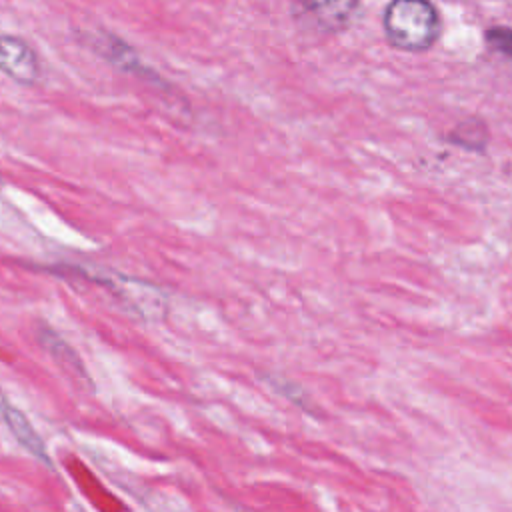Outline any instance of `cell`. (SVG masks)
I'll use <instances>...</instances> for the list:
<instances>
[{"label":"cell","instance_id":"6da1fadb","mask_svg":"<svg viewBox=\"0 0 512 512\" xmlns=\"http://www.w3.org/2000/svg\"><path fill=\"white\" fill-rule=\"evenodd\" d=\"M384 28L390 42L402 50H426L438 36L440 20L426 0H394L386 8Z\"/></svg>","mask_w":512,"mask_h":512},{"label":"cell","instance_id":"7a4b0ae2","mask_svg":"<svg viewBox=\"0 0 512 512\" xmlns=\"http://www.w3.org/2000/svg\"><path fill=\"white\" fill-rule=\"evenodd\" d=\"M74 274H82L102 286H106L110 292H114L126 306H130L136 314L144 316V318H162L166 314V296L162 294V290H158L156 286L138 280V278H130V276H122V274H104V272H80L78 268H74Z\"/></svg>","mask_w":512,"mask_h":512},{"label":"cell","instance_id":"3957f363","mask_svg":"<svg viewBox=\"0 0 512 512\" xmlns=\"http://www.w3.org/2000/svg\"><path fill=\"white\" fill-rule=\"evenodd\" d=\"M0 70L16 82H34L38 78V60L34 50L24 40L0 32Z\"/></svg>","mask_w":512,"mask_h":512},{"label":"cell","instance_id":"277c9868","mask_svg":"<svg viewBox=\"0 0 512 512\" xmlns=\"http://www.w3.org/2000/svg\"><path fill=\"white\" fill-rule=\"evenodd\" d=\"M0 416L4 420V424L8 426L10 434L16 438V442L26 448L34 458L42 460L46 466L52 464L50 454L42 442V438L36 434L32 422L26 418V414H22L18 408H14L8 400L0 404Z\"/></svg>","mask_w":512,"mask_h":512},{"label":"cell","instance_id":"5b68a950","mask_svg":"<svg viewBox=\"0 0 512 512\" xmlns=\"http://www.w3.org/2000/svg\"><path fill=\"white\" fill-rule=\"evenodd\" d=\"M38 340H40V344L52 354V358H54L62 368H66V370L78 374L80 378L88 380V374H86V370H84V366H82L78 354L74 352V348H70V346L60 338V334H56V332H54L52 328H48L46 324H40V326H38Z\"/></svg>","mask_w":512,"mask_h":512},{"label":"cell","instance_id":"8992f818","mask_svg":"<svg viewBox=\"0 0 512 512\" xmlns=\"http://www.w3.org/2000/svg\"><path fill=\"white\" fill-rule=\"evenodd\" d=\"M304 6L326 28L348 24L356 10V0H304Z\"/></svg>","mask_w":512,"mask_h":512},{"label":"cell","instance_id":"52a82bcc","mask_svg":"<svg viewBox=\"0 0 512 512\" xmlns=\"http://www.w3.org/2000/svg\"><path fill=\"white\" fill-rule=\"evenodd\" d=\"M448 140L460 148L472 150V152H480L486 148L488 144V128L482 120L478 118H470L460 122L448 136Z\"/></svg>","mask_w":512,"mask_h":512},{"label":"cell","instance_id":"ba28073f","mask_svg":"<svg viewBox=\"0 0 512 512\" xmlns=\"http://www.w3.org/2000/svg\"><path fill=\"white\" fill-rule=\"evenodd\" d=\"M490 40L498 50L512 56V32L510 30H492Z\"/></svg>","mask_w":512,"mask_h":512},{"label":"cell","instance_id":"9c48e42d","mask_svg":"<svg viewBox=\"0 0 512 512\" xmlns=\"http://www.w3.org/2000/svg\"><path fill=\"white\" fill-rule=\"evenodd\" d=\"M0 182H2V176H0Z\"/></svg>","mask_w":512,"mask_h":512}]
</instances>
